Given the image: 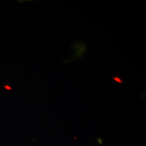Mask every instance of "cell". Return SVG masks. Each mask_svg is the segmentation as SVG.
Returning <instances> with one entry per match:
<instances>
[{
  "mask_svg": "<svg viewBox=\"0 0 146 146\" xmlns=\"http://www.w3.org/2000/svg\"><path fill=\"white\" fill-rule=\"evenodd\" d=\"M112 78H113V80L114 81L118 83V84H123V80H122L121 78H120V77H119L118 76H113V77Z\"/></svg>",
  "mask_w": 146,
  "mask_h": 146,
  "instance_id": "obj_1",
  "label": "cell"
}]
</instances>
